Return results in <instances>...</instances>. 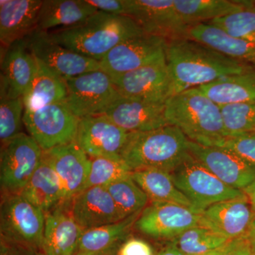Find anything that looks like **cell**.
Masks as SVG:
<instances>
[{
	"label": "cell",
	"mask_w": 255,
	"mask_h": 255,
	"mask_svg": "<svg viewBox=\"0 0 255 255\" xmlns=\"http://www.w3.org/2000/svg\"><path fill=\"white\" fill-rule=\"evenodd\" d=\"M166 61L174 95L255 68L187 36L167 41Z\"/></svg>",
	"instance_id": "6da1fadb"
},
{
	"label": "cell",
	"mask_w": 255,
	"mask_h": 255,
	"mask_svg": "<svg viewBox=\"0 0 255 255\" xmlns=\"http://www.w3.org/2000/svg\"><path fill=\"white\" fill-rule=\"evenodd\" d=\"M48 33L58 44L97 61L122 42L145 33L130 16L100 11L73 27Z\"/></svg>",
	"instance_id": "7a4b0ae2"
},
{
	"label": "cell",
	"mask_w": 255,
	"mask_h": 255,
	"mask_svg": "<svg viewBox=\"0 0 255 255\" xmlns=\"http://www.w3.org/2000/svg\"><path fill=\"white\" fill-rule=\"evenodd\" d=\"M165 119L199 145L220 147L228 137L221 106L198 87L172 96L165 103Z\"/></svg>",
	"instance_id": "3957f363"
},
{
	"label": "cell",
	"mask_w": 255,
	"mask_h": 255,
	"mask_svg": "<svg viewBox=\"0 0 255 255\" xmlns=\"http://www.w3.org/2000/svg\"><path fill=\"white\" fill-rule=\"evenodd\" d=\"M189 141L172 126L150 131L129 132L122 159L132 172L157 169L171 172L189 153Z\"/></svg>",
	"instance_id": "277c9868"
},
{
	"label": "cell",
	"mask_w": 255,
	"mask_h": 255,
	"mask_svg": "<svg viewBox=\"0 0 255 255\" xmlns=\"http://www.w3.org/2000/svg\"><path fill=\"white\" fill-rule=\"evenodd\" d=\"M170 174L176 187L200 214L213 204L244 194L220 180L189 152Z\"/></svg>",
	"instance_id": "5b68a950"
},
{
	"label": "cell",
	"mask_w": 255,
	"mask_h": 255,
	"mask_svg": "<svg viewBox=\"0 0 255 255\" xmlns=\"http://www.w3.org/2000/svg\"><path fill=\"white\" fill-rule=\"evenodd\" d=\"M46 214L21 194L4 196L1 203V240L43 252Z\"/></svg>",
	"instance_id": "8992f818"
},
{
	"label": "cell",
	"mask_w": 255,
	"mask_h": 255,
	"mask_svg": "<svg viewBox=\"0 0 255 255\" xmlns=\"http://www.w3.org/2000/svg\"><path fill=\"white\" fill-rule=\"evenodd\" d=\"M43 155L36 140L24 132L1 144L0 184L4 196L21 194L41 164Z\"/></svg>",
	"instance_id": "52a82bcc"
},
{
	"label": "cell",
	"mask_w": 255,
	"mask_h": 255,
	"mask_svg": "<svg viewBox=\"0 0 255 255\" xmlns=\"http://www.w3.org/2000/svg\"><path fill=\"white\" fill-rule=\"evenodd\" d=\"M80 119L65 102L23 113V123L43 152L76 141Z\"/></svg>",
	"instance_id": "ba28073f"
},
{
	"label": "cell",
	"mask_w": 255,
	"mask_h": 255,
	"mask_svg": "<svg viewBox=\"0 0 255 255\" xmlns=\"http://www.w3.org/2000/svg\"><path fill=\"white\" fill-rule=\"evenodd\" d=\"M65 81L68 90L65 103L80 119L102 115L121 97L112 77L101 69Z\"/></svg>",
	"instance_id": "9c48e42d"
},
{
	"label": "cell",
	"mask_w": 255,
	"mask_h": 255,
	"mask_svg": "<svg viewBox=\"0 0 255 255\" xmlns=\"http://www.w3.org/2000/svg\"><path fill=\"white\" fill-rule=\"evenodd\" d=\"M121 96L165 104L174 95L173 82L166 59L112 77Z\"/></svg>",
	"instance_id": "30bf717a"
},
{
	"label": "cell",
	"mask_w": 255,
	"mask_h": 255,
	"mask_svg": "<svg viewBox=\"0 0 255 255\" xmlns=\"http://www.w3.org/2000/svg\"><path fill=\"white\" fill-rule=\"evenodd\" d=\"M167 41L146 33L132 37L114 47L100 60L101 70L113 77L166 59Z\"/></svg>",
	"instance_id": "8fae6325"
},
{
	"label": "cell",
	"mask_w": 255,
	"mask_h": 255,
	"mask_svg": "<svg viewBox=\"0 0 255 255\" xmlns=\"http://www.w3.org/2000/svg\"><path fill=\"white\" fill-rule=\"evenodd\" d=\"M201 214L173 203L151 202L135 222L140 232L155 239L172 241L189 228L199 226Z\"/></svg>",
	"instance_id": "7c38bea8"
},
{
	"label": "cell",
	"mask_w": 255,
	"mask_h": 255,
	"mask_svg": "<svg viewBox=\"0 0 255 255\" xmlns=\"http://www.w3.org/2000/svg\"><path fill=\"white\" fill-rule=\"evenodd\" d=\"M26 39L36 59L62 78H73L101 69L100 61L58 44L48 32L36 29Z\"/></svg>",
	"instance_id": "4fadbf2b"
},
{
	"label": "cell",
	"mask_w": 255,
	"mask_h": 255,
	"mask_svg": "<svg viewBox=\"0 0 255 255\" xmlns=\"http://www.w3.org/2000/svg\"><path fill=\"white\" fill-rule=\"evenodd\" d=\"M129 132L104 115L80 119L76 142L90 157L122 160Z\"/></svg>",
	"instance_id": "5bb4252c"
},
{
	"label": "cell",
	"mask_w": 255,
	"mask_h": 255,
	"mask_svg": "<svg viewBox=\"0 0 255 255\" xmlns=\"http://www.w3.org/2000/svg\"><path fill=\"white\" fill-rule=\"evenodd\" d=\"M127 14L146 34L167 40L187 36L189 27L181 20L174 0H127Z\"/></svg>",
	"instance_id": "9a60e30c"
},
{
	"label": "cell",
	"mask_w": 255,
	"mask_h": 255,
	"mask_svg": "<svg viewBox=\"0 0 255 255\" xmlns=\"http://www.w3.org/2000/svg\"><path fill=\"white\" fill-rule=\"evenodd\" d=\"M189 152L229 187L243 191L255 183V167L232 151L189 141Z\"/></svg>",
	"instance_id": "2e32d148"
},
{
	"label": "cell",
	"mask_w": 255,
	"mask_h": 255,
	"mask_svg": "<svg viewBox=\"0 0 255 255\" xmlns=\"http://www.w3.org/2000/svg\"><path fill=\"white\" fill-rule=\"evenodd\" d=\"M3 50L1 58V97H23L36 76L38 63L26 38Z\"/></svg>",
	"instance_id": "e0dca14e"
},
{
	"label": "cell",
	"mask_w": 255,
	"mask_h": 255,
	"mask_svg": "<svg viewBox=\"0 0 255 255\" xmlns=\"http://www.w3.org/2000/svg\"><path fill=\"white\" fill-rule=\"evenodd\" d=\"M255 213L246 194L210 206L201 214L199 226L228 240L248 236Z\"/></svg>",
	"instance_id": "ac0fdd59"
},
{
	"label": "cell",
	"mask_w": 255,
	"mask_h": 255,
	"mask_svg": "<svg viewBox=\"0 0 255 255\" xmlns=\"http://www.w3.org/2000/svg\"><path fill=\"white\" fill-rule=\"evenodd\" d=\"M43 157L58 174L65 191V200L70 202L83 191L91 169V157L76 142L43 152Z\"/></svg>",
	"instance_id": "d6986e66"
},
{
	"label": "cell",
	"mask_w": 255,
	"mask_h": 255,
	"mask_svg": "<svg viewBox=\"0 0 255 255\" xmlns=\"http://www.w3.org/2000/svg\"><path fill=\"white\" fill-rule=\"evenodd\" d=\"M102 115L128 132L150 131L168 125L165 119V104L122 96Z\"/></svg>",
	"instance_id": "ffe728a7"
},
{
	"label": "cell",
	"mask_w": 255,
	"mask_h": 255,
	"mask_svg": "<svg viewBox=\"0 0 255 255\" xmlns=\"http://www.w3.org/2000/svg\"><path fill=\"white\" fill-rule=\"evenodd\" d=\"M74 219L83 231L124 219L107 188L90 187L70 201Z\"/></svg>",
	"instance_id": "44dd1931"
},
{
	"label": "cell",
	"mask_w": 255,
	"mask_h": 255,
	"mask_svg": "<svg viewBox=\"0 0 255 255\" xmlns=\"http://www.w3.org/2000/svg\"><path fill=\"white\" fill-rule=\"evenodd\" d=\"M70 201L46 214L43 242L45 255H73L76 253L83 230L74 219Z\"/></svg>",
	"instance_id": "7402d4cb"
},
{
	"label": "cell",
	"mask_w": 255,
	"mask_h": 255,
	"mask_svg": "<svg viewBox=\"0 0 255 255\" xmlns=\"http://www.w3.org/2000/svg\"><path fill=\"white\" fill-rule=\"evenodd\" d=\"M41 0H1L0 41L3 48L23 39L37 28Z\"/></svg>",
	"instance_id": "603a6c76"
},
{
	"label": "cell",
	"mask_w": 255,
	"mask_h": 255,
	"mask_svg": "<svg viewBox=\"0 0 255 255\" xmlns=\"http://www.w3.org/2000/svg\"><path fill=\"white\" fill-rule=\"evenodd\" d=\"M20 194L45 214L67 203L59 177L43 155L41 164Z\"/></svg>",
	"instance_id": "cb8c5ba5"
},
{
	"label": "cell",
	"mask_w": 255,
	"mask_h": 255,
	"mask_svg": "<svg viewBox=\"0 0 255 255\" xmlns=\"http://www.w3.org/2000/svg\"><path fill=\"white\" fill-rule=\"evenodd\" d=\"M97 11L87 0H43L36 30L49 32L73 27Z\"/></svg>",
	"instance_id": "d4e9b609"
},
{
	"label": "cell",
	"mask_w": 255,
	"mask_h": 255,
	"mask_svg": "<svg viewBox=\"0 0 255 255\" xmlns=\"http://www.w3.org/2000/svg\"><path fill=\"white\" fill-rule=\"evenodd\" d=\"M187 37L211 47L231 58L255 67V41L234 38L208 23L190 26Z\"/></svg>",
	"instance_id": "484cf974"
},
{
	"label": "cell",
	"mask_w": 255,
	"mask_h": 255,
	"mask_svg": "<svg viewBox=\"0 0 255 255\" xmlns=\"http://www.w3.org/2000/svg\"><path fill=\"white\" fill-rule=\"evenodd\" d=\"M36 76L23 96L25 112H33L46 106L65 102L68 95L65 79L37 60Z\"/></svg>",
	"instance_id": "4316f807"
},
{
	"label": "cell",
	"mask_w": 255,
	"mask_h": 255,
	"mask_svg": "<svg viewBox=\"0 0 255 255\" xmlns=\"http://www.w3.org/2000/svg\"><path fill=\"white\" fill-rule=\"evenodd\" d=\"M178 15L188 27L208 23L239 12L251 1L236 0H174Z\"/></svg>",
	"instance_id": "83f0119b"
},
{
	"label": "cell",
	"mask_w": 255,
	"mask_h": 255,
	"mask_svg": "<svg viewBox=\"0 0 255 255\" xmlns=\"http://www.w3.org/2000/svg\"><path fill=\"white\" fill-rule=\"evenodd\" d=\"M198 88L220 106L255 102V68Z\"/></svg>",
	"instance_id": "f1b7e54d"
},
{
	"label": "cell",
	"mask_w": 255,
	"mask_h": 255,
	"mask_svg": "<svg viewBox=\"0 0 255 255\" xmlns=\"http://www.w3.org/2000/svg\"><path fill=\"white\" fill-rule=\"evenodd\" d=\"M142 211L118 222L82 231L75 253L95 255L122 244Z\"/></svg>",
	"instance_id": "f546056e"
},
{
	"label": "cell",
	"mask_w": 255,
	"mask_h": 255,
	"mask_svg": "<svg viewBox=\"0 0 255 255\" xmlns=\"http://www.w3.org/2000/svg\"><path fill=\"white\" fill-rule=\"evenodd\" d=\"M130 177L145 193L151 202L173 203L199 213L191 201L176 187L170 172L162 169H142L133 171Z\"/></svg>",
	"instance_id": "4dcf8cb0"
},
{
	"label": "cell",
	"mask_w": 255,
	"mask_h": 255,
	"mask_svg": "<svg viewBox=\"0 0 255 255\" xmlns=\"http://www.w3.org/2000/svg\"><path fill=\"white\" fill-rule=\"evenodd\" d=\"M228 241L199 226L189 228L170 241L184 255H204L222 248Z\"/></svg>",
	"instance_id": "1f68e13d"
},
{
	"label": "cell",
	"mask_w": 255,
	"mask_h": 255,
	"mask_svg": "<svg viewBox=\"0 0 255 255\" xmlns=\"http://www.w3.org/2000/svg\"><path fill=\"white\" fill-rule=\"evenodd\" d=\"M106 188L124 219L142 211L150 201L131 177L120 179Z\"/></svg>",
	"instance_id": "d6a6232c"
},
{
	"label": "cell",
	"mask_w": 255,
	"mask_h": 255,
	"mask_svg": "<svg viewBox=\"0 0 255 255\" xmlns=\"http://www.w3.org/2000/svg\"><path fill=\"white\" fill-rule=\"evenodd\" d=\"M91 169L83 190L90 187H104L131 176L132 171L123 161L91 157Z\"/></svg>",
	"instance_id": "836d02e7"
},
{
	"label": "cell",
	"mask_w": 255,
	"mask_h": 255,
	"mask_svg": "<svg viewBox=\"0 0 255 255\" xmlns=\"http://www.w3.org/2000/svg\"><path fill=\"white\" fill-rule=\"evenodd\" d=\"M234 38L255 41V1L239 12L208 22Z\"/></svg>",
	"instance_id": "e575fe53"
},
{
	"label": "cell",
	"mask_w": 255,
	"mask_h": 255,
	"mask_svg": "<svg viewBox=\"0 0 255 255\" xmlns=\"http://www.w3.org/2000/svg\"><path fill=\"white\" fill-rule=\"evenodd\" d=\"M221 107L228 137L255 132V102Z\"/></svg>",
	"instance_id": "d590c367"
},
{
	"label": "cell",
	"mask_w": 255,
	"mask_h": 255,
	"mask_svg": "<svg viewBox=\"0 0 255 255\" xmlns=\"http://www.w3.org/2000/svg\"><path fill=\"white\" fill-rule=\"evenodd\" d=\"M24 105L23 97L0 100V139L5 143L19 134L23 123Z\"/></svg>",
	"instance_id": "8d00e7d4"
},
{
	"label": "cell",
	"mask_w": 255,
	"mask_h": 255,
	"mask_svg": "<svg viewBox=\"0 0 255 255\" xmlns=\"http://www.w3.org/2000/svg\"><path fill=\"white\" fill-rule=\"evenodd\" d=\"M220 147L232 151L255 167V132L228 137Z\"/></svg>",
	"instance_id": "74e56055"
},
{
	"label": "cell",
	"mask_w": 255,
	"mask_h": 255,
	"mask_svg": "<svg viewBox=\"0 0 255 255\" xmlns=\"http://www.w3.org/2000/svg\"><path fill=\"white\" fill-rule=\"evenodd\" d=\"M119 255H155L152 247L143 240L129 238L119 248Z\"/></svg>",
	"instance_id": "f35d334b"
},
{
	"label": "cell",
	"mask_w": 255,
	"mask_h": 255,
	"mask_svg": "<svg viewBox=\"0 0 255 255\" xmlns=\"http://www.w3.org/2000/svg\"><path fill=\"white\" fill-rule=\"evenodd\" d=\"M98 11L114 15L127 14V0H87Z\"/></svg>",
	"instance_id": "ab89813d"
},
{
	"label": "cell",
	"mask_w": 255,
	"mask_h": 255,
	"mask_svg": "<svg viewBox=\"0 0 255 255\" xmlns=\"http://www.w3.org/2000/svg\"><path fill=\"white\" fill-rule=\"evenodd\" d=\"M223 255H254L248 236L228 241L223 246Z\"/></svg>",
	"instance_id": "60d3db41"
},
{
	"label": "cell",
	"mask_w": 255,
	"mask_h": 255,
	"mask_svg": "<svg viewBox=\"0 0 255 255\" xmlns=\"http://www.w3.org/2000/svg\"><path fill=\"white\" fill-rule=\"evenodd\" d=\"M0 255H45L43 252L37 251L14 243H8L1 240V254Z\"/></svg>",
	"instance_id": "b9f144b4"
},
{
	"label": "cell",
	"mask_w": 255,
	"mask_h": 255,
	"mask_svg": "<svg viewBox=\"0 0 255 255\" xmlns=\"http://www.w3.org/2000/svg\"><path fill=\"white\" fill-rule=\"evenodd\" d=\"M155 255H184L182 252L172 244V243H169L168 246L164 247L162 249L159 250Z\"/></svg>",
	"instance_id": "7bdbcfd3"
},
{
	"label": "cell",
	"mask_w": 255,
	"mask_h": 255,
	"mask_svg": "<svg viewBox=\"0 0 255 255\" xmlns=\"http://www.w3.org/2000/svg\"><path fill=\"white\" fill-rule=\"evenodd\" d=\"M243 191L248 196L250 203L251 204L252 209H253V211L255 213V183L247 187Z\"/></svg>",
	"instance_id": "ee69618b"
},
{
	"label": "cell",
	"mask_w": 255,
	"mask_h": 255,
	"mask_svg": "<svg viewBox=\"0 0 255 255\" xmlns=\"http://www.w3.org/2000/svg\"><path fill=\"white\" fill-rule=\"evenodd\" d=\"M248 238H249L250 242L252 248H253V253L255 255V216L254 219H253V223H252L251 228H250L249 233H248Z\"/></svg>",
	"instance_id": "f6af8a7d"
},
{
	"label": "cell",
	"mask_w": 255,
	"mask_h": 255,
	"mask_svg": "<svg viewBox=\"0 0 255 255\" xmlns=\"http://www.w3.org/2000/svg\"><path fill=\"white\" fill-rule=\"evenodd\" d=\"M121 245H119V246L117 247H114L113 248H111V249L108 250V251H104L102 252V253H98V254H96L95 255H119V248Z\"/></svg>",
	"instance_id": "bcb514c9"
},
{
	"label": "cell",
	"mask_w": 255,
	"mask_h": 255,
	"mask_svg": "<svg viewBox=\"0 0 255 255\" xmlns=\"http://www.w3.org/2000/svg\"><path fill=\"white\" fill-rule=\"evenodd\" d=\"M223 246L222 248H219V249L216 250V251L211 252V253L204 255H223Z\"/></svg>",
	"instance_id": "7dc6e473"
},
{
	"label": "cell",
	"mask_w": 255,
	"mask_h": 255,
	"mask_svg": "<svg viewBox=\"0 0 255 255\" xmlns=\"http://www.w3.org/2000/svg\"><path fill=\"white\" fill-rule=\"evenodd\" d=\"M81 255V254H78V253H75V255Z\"/></svg>",
	"instance_id": "c3c4849f"
}]
</instances>
